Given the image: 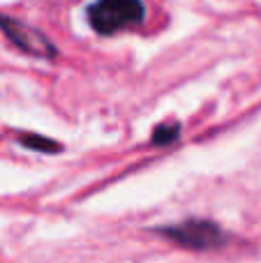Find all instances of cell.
Segmentation results:
<instances>
[{"instance_id":"obj_2","label":"cell","mask_w":261,"mask_h":263,"mask_svg":"<svg viewBox=\"0 0 261 263\" xmlns=\"http://www.w3.org/2000/svg\"><path fill=\"white\" fill-rule=\"evenodd\" d=\"M155 233L164 236L174 245L185 247L192 252H208L217 250V247L227 245V233L211 219H183L176 224H166V227H157Z\"/></svg>"},{"instance_id":"obj_4","label":"cell","mask_w":261,"mask_h":263,"mask_svg":"<svg viewBox=\"0 0 261 263\" xmlns=\"http://www.w3.org/2000/svg\"><path fill=\"white\" fill-rule=\"evenodd\" d=\"M18 143L28 150H35V153H46V155H55L63 150V143L53 139H46L42 134H21L18 136Z\"/></svg>"},{"instance_id":"obj_3","label":"cell","mask_w":261,"mask_h":263,"mask_svg":"<svg viewBox=\"0 0 261 263\" xmlns=\"http://www.w3.org/2000/svg\"><path fill=\"white\" fill-rule=\"evenodd\" d=\"M0 30L5 32V37H7L18 51L32 55V58L53 60L55 55H58V49L51 44L44 32H40L37 28L28 26V23H23V21H18V18L0 14Z\"/></svg>"},{"instance_id":"obj_5","label":"cell","mask_w":261,"mask_h":263,"mask_svg":"<svg viewBox=\"0 0 261 263\" xmlns=\"http://www.w3.org/2000/svg\"><path fill=\"white\" fill-rule=\"evenodd\" d=\"M180 136V125L178 123H162L153 132V145H166Z\"/></svg>"},{"instance_id":"obj_1","label":"cell","mask_w":261,"mask_h":263,"mask_svg":"<svg viewBox=\"0 0 261 263\" xmlns=\"http://www.w3.org/2000/svg\"><path fill=\"white\" fill-rule=\"evenodd\" d=\"M86 14L97 35H114L139 26L146 18V7L141 0H95L88 5Z\"/></svg>"}]
</instances>
